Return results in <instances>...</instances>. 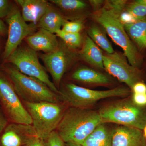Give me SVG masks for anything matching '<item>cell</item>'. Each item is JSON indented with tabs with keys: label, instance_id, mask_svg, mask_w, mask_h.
I'll list each match as a JSON object with an SVG mask.
<instances>
[{
	"label": "cell",
	"instance_id": "obj_1",
	"mask_svg": "<svg viewBox=\"0 0 146 146\" xmlns=\"http://www.w3.org/2000/svg\"><path fill=\"white\" fill-rule=\"evenodd\" d=\"M126 2L121 0L106 1L103 6L94 13V18L103 27L115 44L122 48L129 63L139 69L141 63L140 54L131 41L120 19Z\"/></svg>",
	"mask_w": 146,
	"mask_h": 146
},
{
	"label": "cell",
	"instance_id": "obj_2",
	"mask_svg": "<svg viewBox=\"0 0 146 146\" xmlns=\"http://www.w3.org/2000/svg\"><path fill=\"white\" fill-rule=\"evenodd\" d=\"M102 123L98 111L88 108L69 107L55 131L64 143L81 145Z\"/></svg>",
	"mask_w": 146,
	"mask_h": 146
},
{
	"label": "cell",
	"instance_id": "obj_3",
	"mask_svg": "<svg viewBox=\"0 0 146 146\" xmlns=\"http://www.w3.org/2000/svg\"><path fill=\"white\" fill-rule=\"evenodd\" d=\"M0 69L8 76L23 102H63L60 94L53 91L41 80L21 73L12 64L2 63Z\"/></svg>",
	"mask_w": 146,
	"mask_h": 146
},
{
	"label": "cell",
	"instance_id": "obj_4",
	"mask_svg": "<svg viewBox=\"0 0 146 146\" xmlns=\"http://www.w3.org/2000/svg\"><path fill=\"white\" fill-rule=\"evenodd\" d=\"M31 118L37 137L45 141L56 130L69 106L63 102H23Z\"/></svg>",
	"mask_w": 146,
	"mask_h": 146
},
{
	"label": "cell",
	"instance_id": "obj_5",
	"mask_svg": "<svg viewBox=\"0 0 146 146\" xmlns=\"http://www.w3.org/2000/svg\"><path fill=\"white\" fill-rule=\"evenodd\" d=\"M98 112L102 123H115L142 131L146 125V107L136 105L131 98L108 104Z\"/></svg>",
	"mask_w": 146,
	"mask_h": 146
},
{
	"label": "cell",
	"instance_id": "obj_6",
	"mask_svg": "<svg viewBox=\"0 0 146 146\" xmlns=\"http://www.w3.org/2000/svg\"><path fill=\"white\" fill-rule=\"evenodd\" d=\"M63 102L69 107L88 108L104 99L129 96L131 91L119 87L106 91L92 90L72 83H65L59 89Z\"/></svg>",
	"mask_w": 146,
	"mask_h": 146
},
{
	"label": "cell",
	"instance_id": "obj_7",
	"mask_svg": "<svg viewBox=\"0 0 146 146\" xmlns=\"http://www.w3.org/2000/svg\"><path fill=\"white\" fill-rule=\"evenodd\" d=\"M12 64L24 74L41 80L57 94L59 91L50 80L46 71L39 62L36 52L27 44H21L3 62Z\"/></svg>",
	"mask_w": 146,
	"mask_h": 146
},
{
	"label": "cell",
	"instance_id": "obj_8",
	"mask_svg": "<svg viewBox=\"0 0 146 146\" xmlns=\"http://www.w3.org/2000/svg\"><path fill=\"white\" fill-rule=\"evenodd\" d=\"M0 105L9 123L32 125L31 118L8 76L0 69Z\"/></svg>",
	"mask_w": 146,
	"mask_h": 146
},
{
	"label": "cell",
	"instance_id": "obj_9",
	"mask_svg": "<svg viewBox=\"0 0 146 146\" xmlns=\"http://www.w3.org/2000/svg\"><path fill=\"white\" fill-rule=\"evenodd\" d=\"M7 24V38L2 54V63L5 61L22 44L23 40L35 32L37 25L28 24L24 20L21 10L13 2L8 16L5 19Z\"/></svg>",
	"mask_w": 146,
	"mask_h": 146
},
{
	"label": "cell",
	"instance_id": "obj_10",
	"mask_svg": "<svg viewBox=\"0 0 146 146\" xmlns=\"http://www.w3.org/2000/svg\"><path fill=\"white\" fill-rule=\"evenodd\" d=\"M104 69L118 80L125 83L131 89L135 84L143 82V73L129 63L125 56L115 52L103 55Z\"/></svg>",
	"mask_w": 146,
	"mask_h": 146
},
{
	"label": "cell",
	"instance_id": "obj_11",
	"mask_svg": "<svg viewBox=\"0 0 146 146\" xmlns=\"http://www.w3.org/2000/svg\"><path fill=\"white\" fill-rule=\"evenodd\" d=\"M75 58V54L63 42H59L57 49L49 53L40 55L53 82L59 90L61 80Z\"/></svg>",
	"mask_w": 146,
	"mask_h": 146
},
{
	"label": "cell",
	"instance_id": "obj_12",
	"mask_svg": "<svg viewBox=\"0 0 146 146\" xmlns=\"http://www.w3.org/2000/svg\"><path fill=\"white\" fill-rule=\"evenodd\" d=\"M37 137L32 125L9 123L0 135L1 146H24Z\"/></svg>",
	"mask_w": 146,
	"mask_h": 146
},
{
	"label": "cell",
	"instance_id": "obj_13",
	"mask_svg": "<svg viewBox=\"0 0 146 146\" xmlns=\"http://www.w3.org/2000/svg\"><path fill=\"white\" fill-rule=\"evenodd\" d=\"M112 146H146L143 131L119 125L113 129Z\"/></svg>",
	"mask_w": 146,
	"mask_h": 146
},
{
	"label": "cell",
	"instance_id": "obj_14",
	"mask_svg": "<svg viewBox=\"0 0 146 146\" xmlns=\"http://www.w3.org/2000/svg\"><path fill=\"white\" fill-rule=\"evenodd\" d=\"M25 40L27 44L35 51H42L45 54L53 52L59 45L56 34L42 28H39Z\"/></svg>",
	"mask_w": 146,
	"mask_h": 146
},
{
	"label": "cell",
	"instance_id": "obj_15",
	"mask_svg": "<svg viewBox=\"0 0 146 146\" xmlns=\"http://www.w3.org/2000/svg\"><path fill=\"white\" fill-rule=\"evenodd\" d=\"M21 10L26 22L37 25L50 4L45 0H16L14 1Z\"/></svg>",
	"mask_w": 146,
	"mask_h": 146
},
{
	"label": "cell",
	"instance_id": "obj_16",
	"mask_svg": "<svg viewBox=\"0 0 146 146\" xmlns=\"http://www.w3.org/2000/svg\"><path fill=\"white\" fill-rule=\"evenodd\" d=\"M66 21L65 17L58 9L50 3L37 25L39 28L44 29L55 34L58 30L61 29V27Z\"/></svg>",
	"mask_w": 146,
	"mask_h": 146
},
{
	"label": "cell",
	"instance_id": "obj_17",
	"mask_svg": "<svg viewBox=\"0 0 146 146\" xmlns=\"http://www.w3.org/2000/svg\"><path fill=\"white\" fill-rule=\"evenodd\" d=\"M70 78L74 81L87 84L107 85L111 82V79L106 75L84 67L76 70Z\"/></svg>",
	"mask_w": 146,
	"mask_h": 146
},
{
	"label": "cell",
	"instance_id": "obj_18",
	"mask_svg": "<svg viewBox=\"0 0 146 146\" xmlns=\"http://www.w3.org/2000/svg\"><path fill=\"white\" fill-rule=\"evenodd\" d=\"M79 54L82 59L89 65L98 69H104L103 54L89 36H86L82 43Z\"/></svg>",
	"mask_w": 146,
	"mask_h": 146
},
{
	"label": "cell",
	"instance_id": "obj_19",
	"mask_svg": "<svg viewBox=\"0 0 146 146\" xmlns=\"http://www.w3.org/2000/svg\"><path fill=\"white\" fill-rule=\"evenodd\" d=\"M113 129L100 124L84 141L82 146H112Z\"/></svg>",
	"mask_w": 146,
	"mask_h": 146
},
{
	"label": "cell",
	"instance_id": "obj_20",
	"mask_svg": "<svg viewBox=\"0 0 146 146\" xmlns=\"http://www.w3.org/2000/svg\"><path fill=\"white\" fill-rule=\"evenodd\" d=\"M127 33L141 49H146V18L123 25Z\"/></svg>",
	"mask_w": 146,
	"mask_h": 146
},
{
	"label": "cell",
	"instance_id": "obj_21",
	"mask_svg": "<svg viewBox=\"0 0 146 146\" xmlns=\"http://www.w3.org/2000/svg\"><path fill=\"white\" fill-rule=\"evenodd\" d=\"M88 33L89 37L93 42L106 52V53L112 54L115 52L104 32L99 27L96 26H91L88 29Z\"/></svg>",
	"mask_w": 146,
	"mask_h": 146
},
{
	"label": "cell",
	"instance_id": "obj_22",
	"mask_svg": "<svg viewBox=\"0 0 146 146\" xmlns=\"http://www.w3.org/2000/svg\"><path fill=\"white\" fill-rule=\"evenodd\" d=\"M50 2L60 10L67 12H74L83 10L87 5L80 0H51Z\"/></svg>",
	"mask_w": 146,
	"mask_h": 146
},
{
	"label": "cell",
	"instance_id": "obj_23",
	"mask_svg": "<svg viewBox=\"0 0 146 146\" xmlns=\"http://www.w3.org/2000/svg\"><path fill=\"white\" fill-rule=\"evenodd\" d=\"M55 34L71 49H76L82 44V37L80 33H71L60 29L56 32Z\"/></svg>",
	"mask_w": 146,
	"mask_h": 146
},
{
	"label": "cell",
	"instance_id": "obj_24",
	"mask_svg": "<svg viewBox=\"0 0 146 146\" xmlns=\"http://www.w3.org/2000/svg\"><path fill=\"white\" fill-rule=\"evenodd\" d=\"M126 11L137 20L146 18V5L140 0L131 3L127 6Z\"/></svg>",
	"mask_w": 146,
	"mask_h": 146
},
{
	"label": "cell",
	"instance_id": "obj_25",
	"mask_svg": "<svg viewBox=\"0 0 146 146\" xmlns=\"http://www.w3.org/2000/svg\"><path fill=\"white\" fill-rule=\"evenodd\" d=\"M83 28V25L81 21H66L63 24L61 30L71 33H80Z\"/></svg>",
	"mask_w": 146,
	"mask_h": 146
},
{
	"label": "cell",
	"instance_id": "obj_26",
	"mask_svg": "<svg viewBox=\"0 0 146 146\" xmlns=\"http://www.w3.org/2000/svg\"><path fill=\"white\" fill-rule=\"evenodd\" d=\"M45 146H65V143L56 131L44 141Z\"/></svg>",
	"mask_w": 146,
	"mask_h": 146
},
{
	"label": "cell",
	"instance_id": "obj_27",
	"mask_svg": "<svg viewBox=\"0 0 146 146\" xmlns=\"http://www.w3.org/2000/svg\"><path fill=\"white\" fill-rule=\"evenodd\" d=\"M13 2L9 0H0V18L5 19L10 12Z\"/></svg>",
	"mask_w": 146,
	"mask_h": 146
},
{
	"label": "cell",
	"instance_id": "obj_28",
	"mask_svg": "<svg viewBox=\"0 0 146 146\" xmlns=\"http://www.w3.org/2000/svg\"><path fill=\"white\" fill-rule=\"evenodd\" d=\"M131 99L132 102L138 106L146 107V94L133 93Z\"/></svg>",
	"mask_w": 146,
	"mask_h": 146
},
{
	"label": "cell",
	"instance_id": "obj_29",
	"mask_svg": "<svg viewBox=\"0 0 146 146\" xmlns=\"http://www.w3.org/2000/svg\"><path fill=\"white\" fill-rule=\"evenodd\" d=\"M120 19L123 25L132 23L138 20L133 15L126 11H123L121 12L120 15Z\"/></svg>",
	"mask_w": 146,
	"mask_h": 146
},
{
	"label": "cell",
	"instance_id": "obj_30",
	"mask_svg": "<svg viewBox=\"0 0 146 146\" xmlns=\"http://www.w3.org/2000/svg\"><path fill=\"white\" fill-rule=\"evenodd\" d=\"M9 123L6 115L0 105V135Z\"/></svg>",
	"mask_w": 146,
	"mask_h": 146
},
{
	"label": "cell",
	"instance_id": "obj_31",
	"mask_svg": "<svg viewBox=\"0 0 146 146\" xmlns=\"http://www.w3.org/2000/svg\"><path fill=\"white\" fill-rule=\"evenodd\" d=\"M131 90L135 94H146V84L143 82H137L133 85Z\"/></svg>",
	"mask_w": 146,
	"mask_h": 146
},
{
	"label": "cell",
	"instance_id": "obj_32",
	"mask_svg": "<svg viewBox=\"0 0 146 146\" xmlns=\"http://www.w3.org/2000/svg\"><path fill=\"white\" fill-rule=\"evenodd\" d=\"M24 146H45L44 141L38 137L32 138Z\"/></svg>",
	"mask_w": 146,
	"mask_h": 146
},
{
	"label": "cell",
	"instance_id": "obj_33",
	"mask_svg": "<svg viewBox=\"0 0 146 146\" xmlns=\"http://www.w3.org/2000/svg\"><path fill=\"white\" fill-rule=\"evenodd\" d=\"M7 26L3 20L0 18V35L3 37H5L7 35Z\"/></svg>",
	"mask_w": 146,
	"mask_h": 146
},
{
	"label": "cell",
	"instance_id": "obj_34",
	"mask_svg": "<svg viewBox=\"0 0 146 146\" xmlns=\"http://www.w3.org/2000/svg\"><path fill=\"white\" fill-rule=\"evenodd\" d=\"M89 2L90 3L91 5L93 6V8L96 11L98 10L101 7V6L102 5L103 3H104V1H98V0H93V1H89Z\"/></svg>",
	"mask_w": 146,
	"mask_h": 146
},
{
	"label": "cell",
	"instance_id": "obj_35",
	"mask_svg": "<svg viewBox=\"0 0 146 146\" xmlns=\"http://www.w3.org/2000/svg\"><path fill=\"white\" fill-rule=\"evenodd\" d=\"M65 146H82L78 144L72 143H65Z\"/></svg>",
	"mask_w": 146,
	"mask_h": 146
},
{
	"label": "cell",
	"instance_id": "obj_36",
	"mask_svg": "<svg viewBox=\"0 0 146 146\" xmlns=\"http://www.w3.org/2000/svg\"><path fill=\"white\" fill-rule=\"evenodd\" d=\"M2 37H3V36L0 35V53L1 52L3 48V44L2 41Z\"/></svg>",
	"mask_w": 146,
	"mask_h": 146
},
{
	"label": "cell",
	"instance_id": "obj_37",
	"mask_svg": "<svg viewBox=\"0 0 146 146\" xmlns=\"http://www.w3.org/2000/svg\"><path fill=\"white\" fill-rule=\"evenodd\" d=\"M143 131V133L144 136H145V138H146V125H145V127H144Z\"/></svg>",
	"mask_w": 146,
	"mask_h": 146
},
{
	"label": "cell",
	"instance_id": "obj_38",
	"mask_svg": "<svg viewBox=\"0 0 146 146\" xmlns=\"http://www.w3.org/2000/svg\"><path fill=\"white\" fill-rule=\"evenodd\" d=\"M141 1V2H142V3H143L145 4V5H146V0H140Z\"/></svg>",
	"mask_w": 146,
	"mask_h": 146
}]
</instances>
